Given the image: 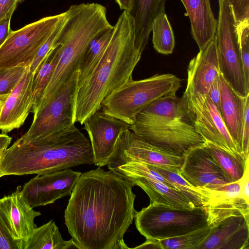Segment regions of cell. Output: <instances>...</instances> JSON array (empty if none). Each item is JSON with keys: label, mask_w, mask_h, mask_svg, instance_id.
<instances>
[{"label": "cell", "mask_w": 249, "mask_h": 249, "mask_svg": "<svg viewBox=\"0 0 249 249\" xmlns=\"http://www.w3.org/2000/svg\"><path fill=\"white\" fill-rule=\"evenodd\" d=\"M21 186L9 195L0 198V213L5 220L13 237L23 241L36 227V217L41 215L25 200L22 195Z\"/></svg>", "instance_id": "ac0fdd59"}, {"label": "cell", "mask_w": 249, "mask_h": 249, "mask_svg": "<svg viewBox=\"0 0 249 249\" xmlns=\"http://www.w3.org/2000/svg\"><path fill=\"white\" fill-rule=\"evenodd\" d=\"M83 124L90 139L94 165L98 167L106 165L120 134L129 129L130 125L100 110L88 118Z\"/></svg>", "instance_id": "5bb4252c"}, {"label": "cell", "mask_w": 249, "mask_h": 249, "mask_svg": "<svg viewBox=\"0 0 249 249\" xmlns=\"http://www.w3.org/2000/svg\"><path fill=\"white\" fill-rule=\"evenodd\" d=\"M23 241L14 239L0 213V249H22Z\"/></svg>", "instance_id": "e575fe53"}, {"label": "cell", "mask_w": 249, "mask_h": 249, "mask_svg": "<svg viewBox=\"0 0 249 249\" xmlns=\"http://www.w3.org/2000/svg\"><path fill=\"white\" fill-rule=\"evenodd\" d=\"M237 23L249 19V0H230Z\"/></svg>", "instance_id": "d590c367"}, {"label": "cell", "mask_w": 249, "mask_h": 249, "mask_svg": "<svg viewBox=\"0 0 249 249\" xmlns=\"http://www.w3.org/2000/svg\"><path fill=\"white\" fill-rule=\"evenodd\" d=\"M219 72L215 35L188 66L187 85L181 97L193 121L195 113L204 104L208 91Z\"/></svg>", "instance_id": "8fae6325"}, {"label": "cell", "mask_w": 249, "mask_h": 249, "mask_svg": "<svg viewBox=\"0 0 249 249\" xmlns=\"http://www.w3.org/2000/svg\"><path fill=\"white\" fill-rule=\"evenodd\" d=\"M180 87V79L171 73L138 80L131 77L104 99L102 111L131 125L141 111L157 100L175 95Z\"/></svg>", "instance_id": "5b68a950"}, {"label": "cell", "mask_w": 249, "mask_h": 249, "mask_svg": "<svg viewBox=\"0 0 249 249\" xmlns=\"http://www.w3.org/2000/svg\"><path fill=\"white\" fill-rule=\"evenodd\" d=\"M193 124L196 132L206 142L233 155L241 154L239 153L220 112L207 97L203 106L195 113Z\"/></svg>", "instance_id": "d6986e66"}, {"label": "cell", "mask_w": 249, "mask_h": 249, "mask_svg": "<svg viewBox=\"0 0 249 249\" xmlns=\"http://www.w3.org/2000/svg\"><path fill=\"white\" fill-rule=\"evenodd\" d=\"M180 0L190 19L192 36L201 50L213 39L217 26L210 0Z\"/></svg>", "instance_id": "44dd1931"}, {"label": "cell", "mask_w": 249, "mask_h": 249, "mask_svg": "<svg viewBox=\"0 0 249 249\" xmlns=\"http://www.w3.org/2000/svg\"><path fill=\"white\" fill-rule=\"evenodd\" d=\"M219 15L215 33L220 73L239 95L249 94L241 55L237 22L228 0H218Z\"/></svg>", "instance_id": "ba28073f"}, {"label": "cell", "mask_w": 249, "mask_h": 249, "mask_svg": "<svg viewBox=\"0 0 249 249\" xmlns=\"http://www.w3.org/2000/svg\"><path fill=\"white\" fill-rule=\"evenodd\" d=\"M249 94L246 97L242 127V152L244 157L249 158Z\"/></svg>", "instance_id": "8d00e7d4"}, {"label": "cell", "mask_w": 249, "mask_h": 249, "mask_svg": "<svg viewBox=\"0 0 249 249\" xmlns=\"http://www.w3.org/2000/svg\"><path fill=\"white\" fill-rule=\"evenodd\" d=\"M165 3L166 0H131L127 12L134 22L135 44L142 51L148 43L154 20L165 13Z\"/></svg>", "instance_id": "7402d4cb"}, {"label": "cell", "mask_w": 249, "mask_h": 249, "mask_svg": "<svg viewBox=\"0 0 249 249\" xmlns=\"http://www.w3.org/2000/svg\"><path fill=\"white\" fill-rule=\"evenodd\" d=\"M113 32V26L102 31L90 41L80 64L78 83L87 78L97 65L109 43Z\"/></svg>", "instance_id": "83f0119b"}, {"label": "cell", "mask_w": 249, "mask_h": 249, "mask_svg": "<svg viewBox=\"0 0 249 249\" xmlns=\"http://www.w3.org/2000/svg\"><path fill=\"white\" fill-rule=\"evenodd\" d=\"M12 15H8L0 21V46L5 41L11 31L10 23Z\"/></svg>", "instance_id": "ab89813d"}, {"label": "cell", "mask_w": 249, "mask_h": 249, "mask_svg": "<svg viewBox=\"0 0 249 249\" xmlns=\"http://www.w3.org/2000/svg\"><path fill=\"white\" fill-rule=\"evenodd\" d=\"M28 68L18 66L0 68V101L4 103Z\"/></svg>", "instance_id": "1f68e13d"}, {"label": "cell", "mask_w": 249, "mask_h": 249, "mask_svg": "<svg viewBox=\"0 0 249 249\" xmlns=\"http://www.w3.org/2000/svg\"><path fill=\"white\" fill-rule=\"evenodd\" d=\"M241 55L246 81L249 84V19L237 23Z\"/></svg>", "instance_id": "d6a6232c"}, {"label": "cell", "mask_w": 249, "mask_h": 249, "mask_svg": "<svg viewBox=\"0 0 249 249\" xmlns=\"http://www.w3.org/2000/svg\"><path fill=\"white\" fill-rule=\"evenodd\" d=\"M67 14L59 21L51 36L39 48L32 63L29 67V71L32 73H34L51 51L56 46V41L57 37L67 18Z\"/></svg>", "instance_id": "836d02e7"}, {"label": "cell", "mask_w": 249, "mask_h": 249, "mask_svg": "<svg viewBox=\"0 0 249 249\" xmlns=\"http://www.w3.org/2000/svg\"><path fill=\"white\" fill-rule=\"evenodd\" d=\"M249 213H239L216 220L196 249H249Z\"/></svg>", "instance_id": "2e32d148"}, {"label": "cell", "mask_w": 249, "mask_h": 249, "mask_svg": "<svg viewBox=\"0 0 249 249\" xmlns=\"http://www.w3.org/2000/svg\"><path fill=\"white\" fill-rule=\"evenodd\" d=\"M136 227L147 239L160 240L179 236L208 225L206 206L174 208L152 203L136 212Z\"/></svg>", "instance_id": "8992f818"}, {"label": "cell", "mask_w": 249, "mask_h": 249, "mask_svg": "<svg viewBox=\"0 0 249 249\" xmlns=\"http://www.w3.org/2000/svg\"><path fill=\"white\" fill-rule=\"evenodd\" d=\"M211 228L208 225L185 234L159 241L162 249H196L209 234Z\"/></svg>", "instance_id": "4dcf8cb0"}, {"label": "cell", "mask_w": 249, "mask_h": 249, "mask_svg": "<svg viewBox=\"0 0 249 249\" xmlns=\"http://www.w3.org/2000/svg\"><path fill=\"white\" fill-rule=\"evenodd\" d=\"M179 172L192 185L211 192H218L231 183L202 146L192 148L185 154Z\"/></svg>", "instance_id": "9a60e30c"}, {"label": "cell", "mask_w": 249, "mask_h": 249, "mask_svg": "<svg viewBox=\"0 0 249 249\" xmlns=\"http://www.w3.org/2000/svg\"><path fill=\"white\" fill-rule=\"evenodd\" d=\"M133 187L101 167L81 175L64 212L65 224L78 249H130L124 236L136 212Z\"/></svg>", "instance_id": "6da1fadb"}, {"label": "cell", "mask_w": 249, "mask_h": 249, "mask_svg": "<svg viewBox=\"0 0 249 249\" xmlns=\"http://www.w3.org/2000/svg\"><path fill=\"white\" fill-rule=\"evenodd\" d=\"M149 165L172 183L195 207L207 206L210 202L211 191L192 185L181 176L179 168Z\"/></svg>", "instance_id": "484cf974"}, {"label": "cell", "mask_w": 249, "mask_h": 249, "mask_svg": "<svg viewBox=\"0 0 249 249\" xmlns=\"http://www.w3.org/2000/svg\"><path fill=\"white\" fill-rule=\"evenodd\" d=\"M67 14L66 11L44 17L18 30H11L0 46V68L29 67L40 47Z\"/></svg>", "instance_id": "9c48e42d"}, {"label": "cell", "mask_w": 249, "mask_h": 249, "mask_svg": "<svg viewBox=\"0 0 249 249\" xmlns=\"http://www.w3.org/2000/svg\"><path fill=\"white\" fill-rule=\"evenodd\" d=\"M166 117L187 118L193 121L182 97L179 98L176 94L154 101L141 111L135 121Z\"/></svg>", "instance_id": "4316f807"}, {"label": "cell", "mask_w": 249, "mask_h": 249, "mask_svg": "<svg viewBox=\"0 0 249 249\" xmlns=\"http://www.w3.org/2000/svg\"><path fill=\"white\" fill-rule=\"evenodd\" d=\"M24 0H0V21L13 15L18 4Z\"/></svg>", "instance_id": "f35d334b"}, {"label": "cell", "mask_w": 249, "mask_h": 249, "mask_svg": "<svg viewBox=\"0 0 249 249\" xmlns=\"http://www.w3.org/2000/svg\"><path fill=\"white\" fill-rule=\"evenodd\" d=\"M215 106L218 111L220 110L221 91L218 76L211 85L207 96Z\"/></svg>", "instance_id": "74e56055"}, {"label": "cell", "mask_w": 249, "mask_h": 249, "mask_svg": "<svg viewBox=\"0 0 249 249\" xmlns=\"http://www.w3.org/2000/svg\"><path fill=\"white\" fill-rule=\"evenodd\" d=\"M94 162L90 141L73 124L30 140L18 139L3 154L0 170L2 176L39 175Z\"/></svg>", "instance_id": "3957f363"}, {"label": "cell", "mask_w": 249, "mask_h": 249, "mask_svg": "<svg viewBox=\"0 0 249 249\" xmlns=\"http://www.w3.org/2000/svg\"><path fill=\"white\" fill-rule=\"evenodd\" d=\"M229 1H230V0H228Z\"/></svg>", "instance_id": "7dc6e473"}, {"label": "cell", "mask_w": 249, "mask_h": 249, "mask_svg": "<svg viewBox=\"0 0 249 249\" xmlns=\"http://www.w3.org/2000/svg\"><path fill=\"white\" fill-rule=\"evenodd\" d=\"M56 46L51 51L33 73V105L32 108L33 113L36 110L40 103L57 64L59 52Z\"/></svg>", "instance_id": "f1b7e54d"}, {"label": "cell", "mask_w": 249, "mask_h": 249, "mask_svg": "<svg viewBox=\"0 0 249 249\" xmlns=\"http://www.w3.org/2000/svg\"><path fill=\"white\" fill-rule=\"evenodd\" d=\"M3 102L0 101V114L1 109V108H2V106L3 105Z\"/></svg>", "instance_id": "ee69618b"}, {"label": "cell", "mask_w": 249, "mask_h": 249, "mask_svg": "<svg viewBox=\"0 0 249 249\" xmlns=\"http://www.w3.org/2000/svg\"><path fill=\"white\" fill-rule=\"evenodd\" d=\"M183 160L184 157L175 156L152 145L127 129L119 137L107 165L109 169L138 161L154 166L180 168Z\"/></svg>", "instance_id": "7c38bea8"}, {"label": "cell", "mask_w": 249, "mask_h": 249, "mask_svg": "<svg viewBox=\"0 0 249 249\" xmlns=\"http://www.w3.org/2000/svg\"><path fill=\"white\" fill-rule=\"evenodd\" d=\"M2 177V175H1V171H0V178Z\"/></svg>", "instance_id": "bcb514c9"}, {"label": "cell", "mask_w": 249, "mask_h": 249, "mask_svg": "<svg viewBox=\"0 0 249 249\" xmlns=\"http://www.w3.org/2000/svg\"><path fill=\"white\" fill-rule=\"evenodd\" d=\"M12 138L5 133L0 134V153L3 154L11 143Z\"/></svg>", "instance_id": "b9f144b4"}, {"label": "cell", "mask_w": 249, "mask_h": 249, "mask_svg": "<svg viewBox=\"0 0 249 249\" xmlns=\"http://www.w3.org/2000/svg\"><path fill=\"white\" fill-rule=\"evenodd\" d=\"M33 73L29 67L4 101L0 114V130L6 134L24 123L33 105Z\"/></svg>", "instance_id": "e0dca14e"}, {"label": "cell", "mask_w": 249, "mask_h": 249, "mask_svg": "<svg viewBox=\"0 0 249 249\" xmlns=\"http://www.w3.org/2000/svg\"><path fill=\"white\" fill-rule=\"evenodd\" d=\"M133 19L123 11L113 26L109 43L90 73L77 84L73 122H84L102 107L104 99L132 77L142 51L135 44Z\"/></svg>", "instance_id": "7a4b0ae2"}, {"label": "cell", "mask_w": 249, "mask_h": 249, "mask_svg": "<svg viewBox=\"0 0 249 249\" xmlns=\"http://www.w3.org/2000/svg\"><path fill=\"white\" fill-rule=\"evenodd\" d=\"M133 249H162L159 240L147 239L145 242Z\"/></svg>", "instance_id": "60d3db41"}, {"label": "cell", "mask_w": 249, "mask_h": 249, "mask_svg": "<svg viewBox=\"0 0 249 249\" xmlns=\"http://www.w3.org/2000/svg\"><path fill=\"white\" fill-rule=\"evenodd\" d=\"M81 174L69 168L37 175L21 187L22 195L33 208L53 203L71 195Z\"/></svg>", "instance_id": "4fadbf2b"}, {"label": "cell", "mask_w": 249, "mask_h": 249, "mask_svg": "<svg viewBox=\"0 0 249 249\" xmlns=\"http://www.w3.org/2000/svg\"><path fill=\"white\" fill-rule=\"evenodd\" d=\"M151 31L155 50L163 54L173 53L175 46L173 31L165 13L159 15L154 20Z\"/></svg>", "instance_id": "f546056e"}, {"label": "cell", "mask_w": 249, "mask_h": 249, "mask_svg": "<svg viewBox=\"0 0 249 249\" xmlns=\"http://www.w3.org/2000/svg\"><path fill=\"white\" fill-rule=\"evenodd\" d=\"M124 179L133 186L140 187L149 196L150 204L161 203L174 208L195 207L179 191L160 181L144 177H128Z\"/></svg>", "instance_id": "603a6c76"}, {"label": "cell", "mask_w": 249, "mask_h": 249, "mask_svg": "<svg viewBox=\"0 0 249 249\" xmlns=\"http://www.w3.org/2000/svg\"><path fill=\"white\" fill-rule=\"evenodd\" d=\"M202 146L231 182L238 181L242 178L249 166V158L246 159L241 154L233 155L209 142L206 141Z\"/></svg>", "instance_id": "d4e9b609"}, {"label": "cell", "mask_w": 249, "mask_h": 249, "mask_svg": "<svg viewBox=\"0 0 249 249\" xmlns=\"http://www.w3.org/2000/svg\"><path fill=\"white\" fill-rule=\"evenodd\" d=\"M79 71L76 70L61 87L34 113L33 123L20 138L27 141L65 129L73 124L74 99Z\"/></svg>", "instance_id": "30bf717a"}, {"label": "cell", "mask_w": 249, "mask_h": 249, "mask_svg": "<svg viewBox=\"0 0 249 249\" xmlns=\"http://www.w3.org/2000/svg\"><path fill=\"white\" fill-rule=\"evenodd\" d=\"M67 11V18L56 40L59 59L38 108L50 99L74 71L79 70L92 38L112 26L107 19L106 7L97 3L74 4Z\"/></svg>", "instance_id": "277c9868"}, {"label": "cell", "mask_w": 249, "mask_h": 249, "mask_svg": "<svg viewBox=\"0 0 249 249\" xmlns=\"http://www.w3.org/2000/svg\"><path fill=\"white\" fill-rule=\"evenodd\" d=\"M129 129L148 143L177 156L184 157L191 148L206 141L196 131L192 120L160 118L135 121Z\"/></svg>", "instance_id": "52a82bcc"}, {"label": "cell", "mask_w": 249, "mask_h": 249, "mask_svg": "<svg viewBox=\"0 0 249 249\" xmlns=\"http://www.w3.org/2000/svg\"><path fill=\"white\" fill-rule=\"evenodd\" d=\"M218 78L221 91L220 113L239 153L243 155L242 127L247 96L244 97L237 93L220 72Z\"/></svg>", "instance_id": "ffe728a7"}, {"label": "cell", "mask_w": 249, "mask_h": 249, "mask_svg": "<svg viewBox=\"0 0 249 249\" xmlns=\"http://www.w3.org/2000/svg\"><path fill=\"white\" fill-rule=\"evenodd\" d=\"M120 8L123 10L128 12L131 6V0H115Z\"/></svg>", "instance_id": "7bdbcfd3"}, {"label": "cell", "mask_w": 249, "mask_h": 249, "mask_svg": "<svg viewBox=\"0 0 249 249\" xmlns=\"http://www.w3.org/2000/svg\"><path fill=\"white\" fill-rule=\"evenodd\" d=\"M78 249L72 238L64 240L55 222L51 220L36 227L23 241L22 249Z\"/></svg>", "instance_id": "cb8c5ba5"}, {"label": "cell", "mask_w": 249, "mask_h": 249, "mask_svg": "<svg viewBox=\"0 0 249 249\" xmlns=\"http://www.w3.org/2000/svg\"><path fill=\"white\" fill-rule=\"evenodd\" d=\"M2 155H3V154H2V153H0V159H1V158L2 156Z\"/></svg>", "instance_id": "f6af8a7d"}]
</instances>
